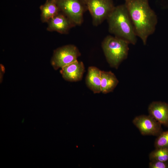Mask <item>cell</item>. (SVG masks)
<instances>
[{"label": "cell", "mask_w": 168, "mask_h": 168, "mask_svg": "<svg viewBox=\"0 0 168 168\" xmlns=\"http://www.w3.org/2000/svg\"><path fill=\"white\" fill-rule=\"evenodd\" d=\"M149 157L150 161L168 162V148H156L151 152Z\"/></svg>", "instance_id": "cell-14"}, {"label": "cell", "mask_w": 168, "mask_h": 168, "mask_svg": "<svg viewBox=\"0 0 168 168\" xmlns=\"http://www.w3.org/2000/svg\"><path fill=\"white\" fill-rule=\"evenodd\" d=\"M92 18L95 26L100 25L108 17L115 7L113 0H83Z\"/></svg>", "instance_id": "cell-5"}, {"label": "cell", "mask_w": 168, "mask_h": 168, "mask_svg": "<svg viewBox=\"0 0 168 168\" xmlns=\"http://www.w3.org/2000/svg\"><path fill=\"white\" fill-rule=\"evenodd\" d=\"M101 70L95 66L88 67L86 77V84L94 93H99L101 91Z\"/></svg>", "instance_id": "cell-11"}, {"label": "cell", "mask_w": 168, "mask_h": 168, "mask_svg": "<svg viewBox=\"0 0 168 168\" xmlns=\"http://www.w3.org/2000/svg\"><path fill=\"white\" fill-rule=\"evenodd\" d=\"M119 81L114 74L111 71H101V91L104 94L113 91Z\"/></svg>", "instance_id": "cell-12"}, {"label": "cell", "mask_w": 168, "mask_h": 168, "mask_svg": "<svg viewBox=\"0 0 168 168\" xmlns=\"http://www.w3.org/2000/svg\"><path fill=\"white\" fill-rule=\"evenodd\" d=\"M149 168H168V162L158 161H151L149 163Z\"/></svg>", "instance_id": "cell-16"}, {"label": "cell", "mask_w": 168, "mask_h": 168, "mask_svg": "<svg viewBox=\"0 0 168 168\" xmlns=\"http://www.w3.org/2000/svg\"><path fill=\"white\" fill-rule=\"evenodd\" d=\"M154 146L156 148H168V130L162 132L156 139Z\"/></svg>", "instance_id": "cell-15"}, {"label": "cell", "mask_w": 168, "mask_h": 168, "mask_svg": "<svg viewBox=\"0 0 168 168\" xmlns=\"http://www.w3.org/2000/svg\"><path fill=\"white\" fill-rule=\"evenodd\" d=\"M149 114L156 121L168 127V103L153 101L148 107Z\"/></svg>", "instance_id": "cell-10"}, {"label": "cell", "mask_w": 168, "mask_h": 168, "mask_svg": "<svg viewBox=\"0 0 168 168\" xmlns=\"http://www.w3.org/2000/svg\"><path fill=\"white\" fill-rule=\"evenodd\" d=\"M133 123L143 135L157 136L163 132L162 125L149 114L137 116Z\"/></svg>", "instance_id": "cell-7"}, {"label": "cell", "mask_w": 168, "mask_h": 168, "mask_svg": "<svg viewBox=\"0 0 168 168\" xmlns=\"http://www.w3.org/2000/svg\"><path fill=\"white\" fill-rule=\"evenodd\" d=\"M60 12L65 15L76 26L81 25L83 15L87 10L83 0H56Z\"/></svg>", "instance_id": "cell-4"}, {"label": "cell", "mask_w": 168, "mask_h": 168, "mask_svg": "<svg viewBox=\"0 0 168 168\" xmlns=\"http://www.w3.org/2000/svg\"><path fill=\"white\" fill-rule=\"evenodd\" d=\"M81 55L78 48L73 44H68L57 48L54 52L51 63L57 70L77 60Z\"/></svg>", "instance_id": "cell-6"}, {"label": "cell", "mask_w": 168, "mask_h": 168, "mask_svg": "<svg viewBox=\"0 0 168 168\" xmlns=\"http://www.w3.org/2000/svg\"><path fill=\"white\" fill-rule=\"evenodd\" d=\"M60 72L65 80L77 82L82 80L85 68L82 62L77 60L61 68Z\"/></svg>", "instance_id": "cell-8"}, {"label": "cell", "mask_w": 168, "mask_h": 168, "mask_svg": "<svg viewBox=\"0 0 168 168\" xmlns=\"http://www.w3.org/2000/svg\"><path fill=\"white\" fill-rule=\"evenodd\" d=\"M107 20L110 33L129 44H136L137 36L125 4L115 7Z\"/></svg>", "instance_id": "cell-2"}, {"label": "cell", "mask_w": 168, "mask_h": 168, "mask_svg": "<svg viewBox=\"0 0 168 168\" xmlns=\"http://www.w3.org/2000/svg\"><path fill=\"white\" fill-rule=\"evenodd\" d=\"M137 36L146 44L148 37L154 33L157 16L149 6L148 0H124Z\"/></svg>", "instance_id": "cell-1"}, {"label": "cell", "mask_w": 168, "mask_h": 168, "mask_svg": "<svg viewBox=\"0 0 168 168\" xmlns=\"http://www.w3.org/2000/svg\"><path fill=\"white\" fill-rule=\"evenodd\" d=\"M47 30L56 31L62 34L68 33L75 25L65 15L60 12L47 22Z\"/></svg>", "instance_id": "cell-9"}, {"label": "cell", "mask_w": 168, "mask_h": 168, "mask_svg": "<svg viewBox=\"0 0 168 168\" xmlns=\"http://www.w3.org/2000/svg\"><path fill=\"white\" fill-rule=\"evenodd\" d=\"M41 20L43 22H47L51 18L60 12L56 0H46L40 7Z\"/></svg>", "instance_id": "cell-13"}, {"label": "cell", "mask_w": 168, "mask_h": 168, "mask_svg": "<svg viewBox=\"0 0 168 168\" xmlns=\"http://www.w3.org/2000/svg\"><path fill=\"white\" fill-rule=\"evenodd\" d=\"M129 43L124 39L106 36L101 43V47L106 60L110 66L117 69L121 63L127 58Z\"/></svg>", "instance_id": "cell-3"}]
</instances>
